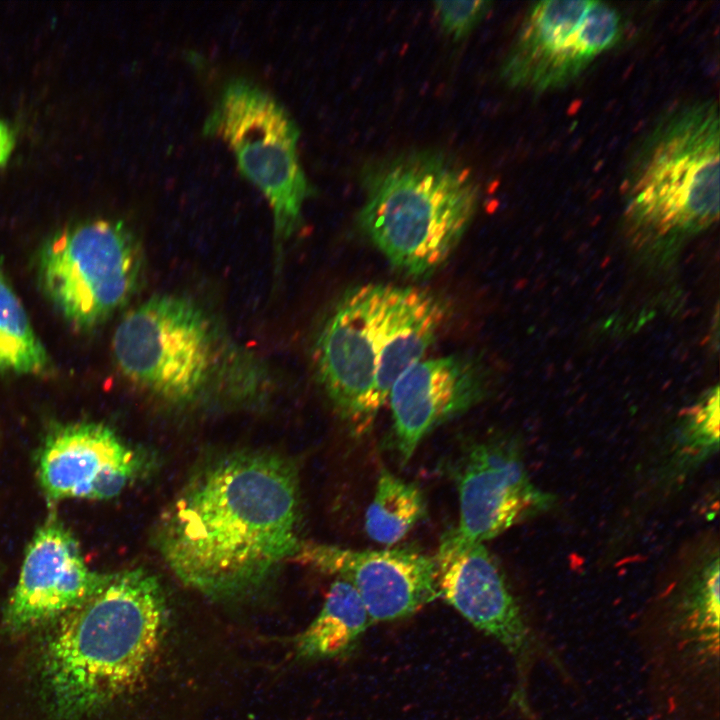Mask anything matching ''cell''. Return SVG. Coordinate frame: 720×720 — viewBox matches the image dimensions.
<instances>
[{
  "label": "cell",
  "instance_id": "7c38bea8",
  "mask_svg": "<svg viewBox=\"0 0 720 720\" xmlns=\"http://www.w3.org/2000/svg\"><path fill=\"white\" fill-rule=\"evenodd\" d=\"M456 483L459 521L443 537L458 544H484L554 503L532 482L518 448L506 440L472 444L458 463Z\"/></svg>",
  "mask_w": 720,
  "mask_h": 720
},
{
  "label": "cell",
  "instance_id": "ffe728a7",
  "mask_svg": "<svg viewBox=\"0 0 720 720\" xmlns=\"http://www.w3.org/2000/svg\"><path fill=\"white\" fill-rule=\"evenodd\" d=\"M51 360L0 268V374L41 375Z\"/></svg>",
  "mask_w": 720,
  "mask_h": 720
},
{
  "label": "cell",
  "instance_id": "9c48e42d",
  "mask_svg": "<svg viewBox=\"0 0 720 720\" xmlns=\"http://www.w3.org/2000/svg\"><path fill=\"white\" fill-rule=\"evenodd\" d=\"M621 33L620 14L605 2L534 3L504 59L501 77L510 87L533 93L565 87L614 47Z\"/></svg>",
  "mask_w": 720,
  "mask_h": 720
},
{
  "label": "cell",
  "instance_id": "9a60e30c",
  "mask_svg": "<svg viewBox=\"0 0 720 720\" xmlns=\"http://www.w3.org/2000/svg\"><path fill=\"white\" fill-rule=\"evenodd\" d=\"M141 468L137 453L108 426L78 422L59 426L39 455L41 487L50 500H106L119 495Z\"/></svg>",
  "mask_w": 720,
  "mask_h": 720
},
{
  "label": "cell",
  "instance_id": "3957f363",
  "mask_svg": "<svg viewBox=\"0 0 720 720\" xmlns=\"http://www.w3.org/2000/svg\"><path fill=\"white\" fill-rule=\"evenodd\" d=\"M364 185L361 227L393 266L416 277L446 262L478 207L471 171L436 152L385 160Z\"/></svg>",
  "mask_w": 720,
  "mask_h": 720
},
{
  "label": "cell",
  "instance_id": "4fadbf2b",
  "mask_svg": "<svg viewBox=\"0 0 720 720\" xmlns=\"http://www.w3.org/2000/svg\"><path fill=\"white\" fill-rule=\"evenodd\" d=\"M293 560L352 585L372 623L409 617L439 598L434 557L416 551L301 541Z\"/></svg>",
  "mask_w": 720,
  "mask_h": 720
},
{
  "label": "cell",
  "instance_id": "8992f818",
  "mask_svg": "<svg viewBox=\"0 0 720 720\" xmlns=\"http://www.w3.org/2000/svg\"><path fill=\"white\" fill-rule=\"evenodd\" d=\"M639 634L659 717L719 720L718 553L659 599Z\"/></svg>",
  "mask_w": 720,
  "mask_h": 720
},
{
  "label": "cell",
  "instance_id": "ac0fdd59",
  "mask_svg": "<svg viewBox=\"0 0 720 720\" xmlns=\"http://www.w3.org/2000/svg\"><path fill=\"white\" fill-rule=\"evenodd\" d=\"M370 624L356 590L336 578L317 616L295 637V657L304 662L344 659L358 648Z\"/></svg>",
  "mask_w": 720,
  "mask_h": 720
},
{
  "label": "cell",
  "instance_id": "5b68a950",
  "mask_svg": "<svg viewBox=\"0 0 720 720\" xmlns=\"http://www.w3.org/2000/svg\"><path fill=\"white\" fill-rule=\"evenodd\" d=\"M719 147L714 100L680 104L663 114L640 140L622 182L632 230L672 238L713 224L719 214Z\"/></svg>",
  "mask_w": 720,
  "mask_h": 720
},
{
  "label": "cell",
  "instance_id": "52a82bcc",
  "mask_svg": "<svg viewBox=\"0 0 720 720\" xmlns=\"http://www.w3.org/2000/svg\"><path fill=\"white\" fill-rule=\"evenodd\" d=\"M203 130L230 147L241 173L265 196L280 261L285 243L302 223L304 203L311 194L298 156L295 121L264 89L238 78L225 85Z\"/></svg>",
  "mask_w": 720,
  "mask_h": 720
},
{
  "label": "cell",
  "instance_id": "8fae6325",
  "mask_svg": "<svg viewBox=\"0 0 720 720\" xmlns=\"http://www.w3.org/2000/svg\"><path fill=\"white\" fill-rule=\"evenodd\" d=\"M384 284H367L347 293L323 323L314 343L319 381L354 433L368 431L378 359L384 341Z\"/></svg>",
  "mask_w": 720,
  "mask_h": 720
},
{
  "label": "cell",
  "instance_id": "ba28073f",
  "mask_svg": "<svg viewBox=\"0 0 720 720\" xmlns=\"http://www.w3.org/2000/svg\"><path fill=\"white\" fill-rule=\"evenodd\" d=\"M143 255L121 221L98 219L67 227L40 249V287L73 327L94 328L136 292Z\"/></svg>",
  "mask_w": 720,
  "mask_h": 720
},
{
  "label": "cell",
  "instance_id": "d6986e66",
  "mask_svg": "<svg viewBox=\"0 0 720 720\" xmlns=\"http://www.w3.org/2000/svg\"><path fill=\"white\" fill-rule=\"evenodd\" d=\"M426 514L419 488L383 468L364 520L373 541L391 545L402 540Z\"/></svg>",
  "mask_w": 720,
  "mask_h": 720
},
{
  "label": "cell",
  "instance_id": "30bf717a",
  "mask_svg": "<svg viewBox=\"0 0 720 720\" xmlns=\"http://www.w3.org/2000/svg\"><path fill=\"white\" fill-rule=\"evenodd\" d=\"M434 560L439 597L511 655L517 672L513 703L528 720H535L528 700L529 676L544 658L562 669L557 655L529 623L484 544H458L443 537Z\"/></svg>",
  "mask_w": 720,
  "mask_h": 720
},
{
  "label": "cell",
  "instance_id": "5bb4252c",
  "mask_svg": "<svg viewBox=\"0 0 720 720\" xmlns=\"http://www.w3.org/2000/svg\"><path fill=\"white\" fill-rule=\"evenodd\" d=\"M105 575L87 566L69 530L56 521L47 522L26 550L4 609V626L14 634L46 627L88 598Z\"/></svg>",
  "mask_w": 720,
  "mask_h": 720
},
{
  "label": "cell",
  "instance_id": "7402d4cb",
  "mask_svg": "<svg viewBox=\"0 0 720 720\" xmlns=\"http://www.w3.org/2000/svg\"><path fill=\"white\" fill-rule=\"evenodd\" d=\"M14 145V137L6 123L0 121V167L7 161Z\"/></svg>",
  "mask_w": 720,
  "mask_h": 720
},
{
  "label": "cell",
  "instance_id": "6da1fadb",
  "mask_svg": "<svg viewBox=\"0 0 720 720\" xmlns=\"http://www.w3.org/2000/svg\"><path fill=\"white\" fill-rule=\"evenodd\" d=\"M299 514L292 464L271 453H231L185 484L161 518L158 546L184 585L214 600H237L294 558Z\"/></svg>",
  "mask_w": 720,
  "mask_h": 720
},
{
  "label": "cell",
  "instance_id": "277c9868",
  "mask_svg": "<svg viewBox=\"0 0 720 720\" xmlns=\"http://www.w3.org/2000/svg\"><path fill=\"white\" fill-rule=\"evenodd\" d=\"M120 372L153 396L175 404L212 392L249 395L255 367L232 345L200 304L178 295H157L130 310L113 336Z\"/></svg>",
  "mask_w": 720,
  "mask_h": 720
},
{
  "label": "cell",
  "instance_id": "44dd1931",
  "mask_svg": "<svg viewBox=\"0 0 720 720\" xmlns=\"http://www.w3.org/2000/svg\"><path fill=\"white\" fill-rule=\"evenodd\" d=\"M490 1H435L442 28L458 40L468 35L491 9Z\"/></svg>",
  "mask_w": 720,
  "mask_h": 720
},
{
  "label": "cell",
  "instance_id": "e0dca14e",
  "mask_svg": "<svg viewBox=\"0 0 720 720\" xmlns=\"http://www.w3.org/2000/svg\"><path fill=\"white\" fill-rule=\"evenodd\" d=\"M445 311L430 294L410 287L386 285L382 328L384 344L378 361L371 412L376 419L396 381L435 340Z\"/></svg>",
  "mask_w": 720,
  "mask_h": 720
},
{
  "label": "cell",
  "instance_id": "7a4b0ae2",
  "mask_svg": "<svg viewBox=\"0 0 720 720\" xmlns=\"http://www.w3.org/2000/svg\"><path fill=\"white\" fill-rule=\"evenodd\" d=\"M163 588L143 569L106 573L84 601L47 625L37 660L42 702L56 720H82L133 693L165 636Z\"/></svg>",
  "mask_w": 720,
  "mask_h": 720
},
{
  "label": "cell",
  "instance_id": "2e32d148",
  "mask_svg": "<svg viewBox=\"0 0 720 720\" xmlns=\"http://www.w3.org/2000/svg\"><path fill=\"white\" fill-rule=\"evenodd\" d=\"M475 364L450 355L419 361L394 384L389 395L394 444L402 463L436 427L471 408L482 394Z\"/></svg>",
  "mask_w": 720,
  "mask_h": 720
}]
</instances>
